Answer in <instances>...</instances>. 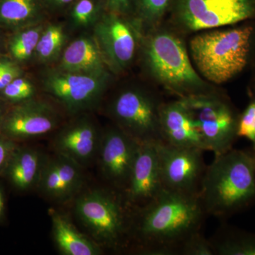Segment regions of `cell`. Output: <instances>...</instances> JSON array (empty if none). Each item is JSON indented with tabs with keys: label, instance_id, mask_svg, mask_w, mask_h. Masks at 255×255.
Returning <instances> with one entry per match:
<instances>
[{
	"label": "cell",
	"instance_id": "13",
	"mask_svg": "<svg viewBox=\"0 0 255 255\" xmlns=\"http://www.w3.org/2000/svg\"><path fill=\"white\" fill-rule=\"evenodd\" d=\"M155 143H141L127 187L122 193L132 211L145 207L164 190Z\"/></svg>",
	"mask_w": 255,
	"mask_h": 255
},
{
	"label": "cell",
	"instance_id": "7",
	"mask_svg": "<svg viewBox=\"0 0 255 255\" xmlns=\"http://www.w3.org/2000/svg\"><path fill=\"white\" fill-rule=\"evenodd\" d=\"M195 121L207 151L221 155L233 148L240 112L219 92L182 98Z\"/></svg>",
	"mask_w": 255,
	"mask_h": 255
},
{
	"label": "cell",
	"instance_id": "3",
	"mask_svg": "<svg viewBox=\"0 0 255 255\" xmlns=\"http://www.w3.org/2000/svg\"><path fill=\"white\" fill-rule=\"evenodd\" d=\"M198 73L214 85H222L243 73L255 59L253 20L203 32L189 42Z\"/></svg>",
	"mask_w": 255,
	"mask_h": 255
},
{
	"label": "cell",
	"instance_id": "34",
	"mask_svg": "<svg viewBox=\"0 0 255 255\" xmlns=\"http://www.w3.org/2000/svg\"><path fill=\"white\" fill-rule=\"evenodd\" d=\"M4 209V195H3L2 191L0 189V217L2 216Z\"/></svg>",
	"mask_w": 255,
	"mask_h": 255
},
{
	"label": "cell",
	"instance_id": "5",
	"mask_svg": "<svg viewBox=\"0 0 255 255\" xmlns=\"http://www.w3.org/2000/svg\"><path fill=\"white\" fill-rule=\"evenodd\" d=\"M75 210L80 222L100 244L119 250L130 239L133 212L122 193L114 189L85 193L77 199Z\"/></svg>",
	"mask_w": 255,
	"mask_h": 255
},
{
	"label": "cell",
	"instance_id": "15",
	"mask_svg": "<svg viewBox=\"0 0 255 255\" xmlns=\"http://www.w3.org/2000/svg\"><path fill=\"white\" fill-rule=\"evenodd\" d=\"M162 142L178 147L206 150L199 128L182 98L164 102L160 110Z\"/></svg>",
	"mask_w": 255,
	"mask_h": 255
},
{
	"label": "cell",
	"instance_id": "10",
	"mask_svg": "<svg viewBox=\"0 0 255 255\" xmlns=\"http://www.w3.org/2000/svg\"><path fill=\"white\" fill-rule=\"evenodd\" d=\"M140 22L106 11L94 26V37L107 65L114 73H122L135 60L140 43Z\"/></svg>",
	"mask_w": 255,
	"mask_h": 255
},
{
	"label": "cell",
	"instance_id": "25",
	"mask_svg": "<svg viewBox=\"0 0 255 255\" xmlns=\"http://www.w3.org/2000/svg\"><path fill=\"white\" fill-rule=\"evenodd\" d=\"M172 0H137V18L150 29L159 26Z\"/></svg>",
	"mask_w": 255,
	"mask_h": 255
},
{
	"label": "cell",
	"instance_id": "33",
	"mask_svg": "<svg viewBox=\"0 0 255 255\" xmlns=\"http://www.w3.org/2000/svg\"><path fill=\"white\" fill-rule=\"evenodd\" d=\"M249 95L254 96L255 97V65L254 68V73H253V78H252L251 86L249 89Z\"/></svg>",
	"mask_w": 255,
	"mask_h": 255
},
{
	"label": "cell",
	"instance_id": "1",
	"mask_svg": "<svg viewBox=\"0 0 255 255\" xmlns=\"http://www.w3.org/2000/svg\"><path fill=\"white\" fill-rule=\"evenodd\" d=\"M206 216L199 196L164 189L152 202L133 211L130 238L147 255H179L181 246L200 231Z\"/></svg>",
	"mask_w": 255,
	"mask_h": 255
},
{
	"label": "cell",
	"instance_id": "36",
	"mask_svg": "<svg viewBox=\"0 0 255 255\" xmlns=\"http://www.w3.org/2000/svg\"><path fill=\"white\" fill-rule=\"evenodd\" d=\"M4 59L0 60V73H1V70H2L3 65H4Z\"/></svg>",
	"mask_w": 255,
	"mask_h": 255
},
{
	"label": "cell",
	"instance_id": "11",
	"mask_svg": "<svg viewBox=\"0 0 255 255\" xmlns=\"http://www.w3.org/2000/svg\"><path fill=\"white\" fill-rule=\"evenodd\" d=\"M164 189L191 196H199L207 165L204 150L178 147L163 142L155 143Z\"/></svg>",
	"mask_w": 255,
	"mask_h": 255
},
{
	"label": "cell",
	"instance_id": "21",
	"mask_svg": "<svg viewBox=\"0 0 255 255\" xmlns=\"http://www.w3.org/2000/svg\"><path fill=\"white\" fill-rule=\"evenodd\" d=\"M210 240L215 255H255V233L226 225Z\"/></svg>",
	"mask_w": 255,
	"mask_h": 255
},
{
	"label": "cell",
	"instance_id": "22",
	"mask_svg": "<svg viewBox=\"0 0 255 255\" xmlns=\"http://www.w3.org/2000/svg\"><path fill=\"white\" fill-rule=\"evenodd\" d=\"M67 36L65 28L60 23L45 24L33 57L40 63L55 61L63 53Z\"/></svg>",
	"mask_w": 255,
	"mask_h": 255
},
{
	"label": "cell",
	"instance_id": "9",
	"mask_svg": "<svg viewBox=\"0 0 255 255\" xmlns=\"http://www.w3.org/2000/svg\"><path fill=\"white\" fill-rule=\"evenodd\" d=\"M110 75L73 73L56 68L43 75V90L70 113L91 110L105 95Z\"/></svg>",
	"mask_w": 255,
	"mask_h": 255
},
{
	"label": "cell",
	"instance_id": "31",
	"mask_svg": "<svg viewBox=\"0 0 255 255\" xmlns=\"http://www.w3.org/2000/svg\"><path fill=\"white\" fill-rule=\"evenodd\" d=\"M16 149V145L9 137L0 136V171L6 167L10 157Z\"/></svg>",
	"mask_w": 255,
	"mask_h": 255
},
{
	"label": "cell",
	"instance_id": "29",
	"mask_svg": "<svg viewBox=\"0 0 255 255\" xmlns=\"http://www.w3.org/2000/svg\"><path fill=\"white\" fill-rule=\"evenodd\" d=\"M103 1L107 11H112L124 17L137 20V0H103Z\"/></svg>",
	"mask_w": 255,
	"mask_h": 255
},
{
	"label": "cell",
	"instance_id": "20",
	"mask_svg": "<svg viewBox=\"0 0 255 255\" xmlns=\"http://www.w3.org/2000/svg\"><path fill=\"white\" fill-rule=\"evenodd\" d=\"M46 160L34 149H16L6 167L10 181L21 190L37 185Z\"/></svg>",
	"mask_w": 255,
	"mask_h": 255
},
{
	"label": "cell",
	"instance_id": "14",
	"mask_svg": "<svg viewBox=\"0 0 255 255\" xmlns=\"http://www.w3.org/2000/svg\"><path fill=\"white\" fill-rule=\"evenodd\" d=\"M58 124V114L49 104L31 99L4 116L0 128L9 138L26 139L46 135Z\"/></svg>",
	"mask_w": 255,
	"mask_h": 255
},
{
	"label": "cell",
	"instance_id": "18",
	"mask_svg": "<svg viewBox=\"0 0 255 255\" xmlns=\"http://www.w3.org/2000/svg\"><path fill=\"white\" fill-rule=\"evenodd\" d=\"M48 12L43 0H0V26L21 28L44 23Z\"/></svg>",
	"mask_w": 255,
	"mask_h": 255
},
{
	"label": "cell",
	"instance_id": "19",
	"mask_svg": "<svg viewBox=\"0 0 255 255\" xmlns=\"http://www.w3.org/2000/svg\"><path fill=\"white\" fill-rule=\"evenodd\" d=\"M53 236L60 253L65 255H97L101 250L95 243L79 232L68 219L50 209Z\"/></svg>",
	"mask_w": 255,
	"mask_h": 255
},
{
	"label": "cell",
	"instance_id": "24",
	"mask_svg": "<svg viewBox=\"0 0 255 255\" xmlns=\"http://www.w3.org/2000/svg\"><path fill=\"white\" fill-rule=\"evenodd\" d=\"M44 23L21 28L11 38L9 50L14 60L18 62L26 61L34 55L37 44L44 28Z\"/></svg>",
	"mask_w": 255,
	"mask_h": 255
},
{
	"label": "cell",
	"instance_id": "12",
	"mask_svg": "<svg viewBox=\"0 0 255 255\" xmlns=\"http://www.w3.org/2000/svg\"><path fill=\"white\" fill-rule=\"evenodd\" d=\"M140 144L115 125L102 134L99 162L102 175L114 190L122 194L127 188Z\"/></svg>",
	"mask_w": 255,
	"mask_h": 255
},
{
	"label": "cell",
	"instance_id": "6",
	"mask_svg": "<svg viewBox=\"0 0 255 255\" xmlns=\"http://www.w3.org/2000/svg\"><path fill=\"white\" fill-rule=\"evenodd\" d=\"M164 102L155 92L137 86L119 90L109 105L114 125L140 143L162 142L160 110Z\"/></svg>",
	"mask_w": 255,
	"mask_h": 255
},
{
	"label": "cell",
	"instance_id": "8",
	"mask_svg": "<svg viewBox=\"0 0 255 255\" xmlns=\"http://www.w3.org/2000/svg\"><path fill=\"white\" fill-rule=\"evenodd\" d=\"M255 19V0H177L174 24L187 33L234 26Z\"/></svg>",
	"mask_w": 255,
	"mask_h": 255
},
{
	"label": "cell",
	"instance_id": "2",
	"mask_svg": "<svg viewBox=\"0 0 255 255\" xmlns=\"http://www.w3.org/2000/svg\"><path fill=\"white\" fill-rule=\"evenodd\" d=\"M206 216L228 219L255 204V148L215 155L206 167L199 194Z\"/></svg>",
	"mask_w": 255,
	"mask_h": 255
},
{
	"label": "cell",
	"instance_id": "23",
	"mask_svg": "<svg viewBox=\"0 0 255 255\" xmlns=\"http://www.w3.org/2000/svg\"><path fill=\"white\" fill-rule=\"evenodd\" d=\"M107 10L103 0H76L65 13L73 27L86 28L95 26Z\"/></svg>",
	"mask_w": 255,
	"mask_h": 255
},
{
	"label": "cell",
	"instance_id": "17",
	"mask_svg": "<svg viewBox=\"0 0 255 255\" xmlns=\"http://www.w3.org/2000/svg\"><path fill=\"white\" fill-rule=\"evenodd\" d=\"M60 70L64 71L110 75V68L95 37L84 35L65 47L60 55Z\"/></svg>",
	"mask_w": 255,
	"mask_h": 255
},
{
	"label": "cell",
	"instance_id": "28",
	"mask_svg": "<svg viewBox=\"0 0 255 255\" xmlns=\"http://www.w3.org/2000/svg\"><path fill=\"white\" fill-rule=\"evenodd\" d=\"M179 255H215L211 240L207 239L200 231L188 237L179 251Z\"/></svg>",
	"mask_w": 255,
	"mask_h": 255
},
{
	"label": "cell",
	"instance_id": "35",
	"mask_svg": "<svg viewBox=\"0 0 255 255\" xmlns=\"http://www.w3.org/2000/svg\"><path fill=\"white\" fill-rule=\"evenodd\" d=\"M3 117H4V116H3L2 108H1V106H0V125H1V121H2Z\"/></svg>",
	"mask_w": 255,
	"mask_h": 255
},
{
	"label": "cell",
	"instance_id": "26",
	"mask_svg": "<svg viewBox=\"0 0 255 255\" xmlns=\"http://www.w3.org/2000/svg\"><path fill=\"white\" fill-rule=\"evenodd\" d=\"M1 92L10 102L21 103L33 99L36 90L31 80L21 76L13 80Z\"/></svg>",
	"mask_w": 255,
	"mask_h": 255
},
{
	"label": "cell",
	"instance_id": "30",
	"mask_svg": "<svg viewBox=\"0 0 255 255\" xmlns=\"http://www.w3.org/2000/svg\"><path fill=\"white\" fill-rule=\"evenodd\" d=\"M21 69L14 62L4 59L2 70L0 73V92L15 79L21 77Z\"/></svg>",
	"mask_w": 255,
	"mask_h": 255
},
{
	"label": "cell",
	"instance_id": "32",
	"mask_svg": "<svg viewBox=\"0 0 255 255\" xmlns=\"http://www.w3.org/2000/svg\"><path fill=\"white\" fill-rule=\"evenodd\" d=\"M76 0H43L49 13L66 12Z\"/></svg>",
	"mask_w": 255,
	"mask_h": 255
},
{
	"label": "cell",
	"instance_id": "27",
	"mask_svg": "<svg viewBox=\"0 0 255 255\" xmlns=\"http://www.w3.org/2000/svg\"><path fill=\"white\" fill-rule=\"evenodd\" d=\"M238 137H244L255 148V97L250 96L246 109L240 113L238 124Z\"/></svg>",
	"mask_w": 255,
	"mask_h": 255
},
{
	"label": "cell",
	"instance_id": "16",
	"mask_svg": "<svg viewBox=\"0 0 255 255\" xmlns=\"http://www.w3.org/2000/svg\"><path fill=\"white\" fill-rule=\"evenodd\" d=\"M102 135L95 124L87 118L74 121L63 129L55 138L58 154L82 165L90 162L98 152Z\"/></svg>",
	"mask_w": 255,
	"mask_h": 255
},
{
	"label": "cell",
	"instance_id": "4",
	"mask_svg": "<svg viewBox=\"0 0 255 255\" xmlns=\"http://www.w3.org/2000/svg\"><path fill=\"white\" fill-rule=\"evenodd\" d=\"M147 36L142 43L144 65L156 83L179 98L216 92L193 66L176 32L157 26Z\"/></svg>",
	"mask_w": 255,
	"mask_h": 255
}]
</instances>
